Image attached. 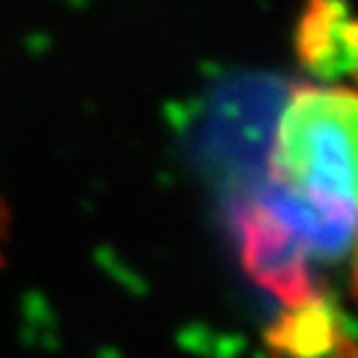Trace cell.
Instances as JSON below:
<instances>
[{
  "label": "cell",
  "mask_w": 358,
  "mask_h": 358,
  "mask_svg": "<svg viewBox=\"0 0 358 358\" xmlns=\"http://www.w3.org/2000/svg\"><path fill=\"white\" fill-rule=\"evenodd\" d=\"M308 247L343 260L356 231V93L345 85H294L273 125L266 178L252 192Z\"/></svg>",
  "instance_id": "cell-1"
},
{
  "label": "cell",
  "mask_w": 358,
  "mask_h": 358,
  "mask_svg": "<svg viewBox=\"0 0 358 358\" xmlns=\"http://www.w3.org/2000/svg\"><path fill=\"white\" fill-rule=\"evenodd\" d=\"M266 348L273 358H353L343 313L321 292L284 306L266 334Z\"/></svg>",
  "instance_id": "cell-4"
},
{
  "label": "cell",
  "mask_w": 358,
  "mask_h": 358,
  "mask_svg": "<svg viewBox=\"0 0 358 358\" xmlns=\"http://www.w3.org/2000/svg\"><path fill=\"white\" fill-rule=\"evenodd\" d=\"M282 103L284 88L271 77L231 80L210 96L199 146L213 178L229 192V202L266 178V159Z\"/></svg>",
  "instance_id": "cell-2"
},
{
  "label": "cell",
  "mask_w": 358,
  "mask_h": 358,
  "mask_svg": "<svg viewBox=\"0 0 358 358\" xmlns=\"http://www.w3.org/2000/svg\"><path fill=\"white\" fill-rule=\"evenodd\" d=\"M356 24L348 0H306L294 22V56L324 85L356 72Z\"/></svg>",
  "instance_id": "cell-3"
}]
</instances>
